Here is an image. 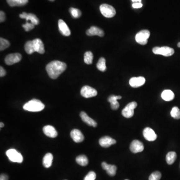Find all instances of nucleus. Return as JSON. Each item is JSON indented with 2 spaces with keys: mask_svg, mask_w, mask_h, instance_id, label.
I'll list each match as a JSON object with an SVG mask.
<instances>
[{
  "mask_svg": "<svg viewBox=\"0 0 180 180\" xmlns=\"http://www.w3.org/2000/svg\"><path fill=\"white\" fill-rule=\"evenodd\" d=\"M66 63L59 61H54L46 66V70L50 78L52 79H56L66 70Z\"/></svg>",
  "mask_w": 180,
  "mask_h": 180,
  "instance_id": "1",
  "label": "nucleus"
},
{
  "mask_svg": "<svg viewBox=\"0 0 180 180\" xmlns=\"http://www.w3.org/2000/svg\"><path fill=\"white\" fill-rule=\"evenodd\" d=\"M45 108V105L37 99H33L29 101L23 106V109L30 112H40Z\"/></svg>",
  "mask_w": 180,
  "mask_h": 180,
  "instance_id": "2",
  "label": "nucleus"
},
{
  "mask_svg": "<svg viewBox=\"0 0 180 180\" xmlns=\"http://www.w3.org/2000/svg\"><path fill=\"white\" fill-rule=\"evenodd\" d=\"M100 10L101 14L106 18H112L116 14L115 8L108 4H104L101 5L100 7Z\"/></svg>",
  "mask_w": 180,
  "mask_h": 180,
  "instance_id": "3",
  "label": "nucleus"
},
{
  "mask_svg": "<svg viewBox=\"0 0 180 180\" xmlns=\"http://www.w3.org/2000/svg\"><path fill=\"white\" fill-rule=\"evenodd\" d=\"M6 154L10 161L11 162L18 163H22L23 162V157L22 154L19 152H17L15 149H11L8 150Z\"/></svg>",
  "mask_w": 180,
  "mask_h": 180,
  "instance_id": "4",
  "label": "nucleus"
},
{
  "mask_svg": "<svg viewBox=\"0 0 180 180\" xmlns=\"http://www.w3.org/2000/svg\"><path fill=\"white\" fill-rule=\"evenodd\" d=\"M150 36V32L147 30H143L138 32L136 35V41L141 45H145L148 43V39Z\"/></svg>",
  "mask_w": 180,
  "mask_h": 180,
  "instance_id": "5",
  "label": "nucleus"
},
{
  "mask_svg": "<svg viewBox=\"0 0 180 180\" xmlns=\"http://www.w3.org/2000/svg\"><path fill=\"white\" fill-rule=\"evenodd\" d=\"M153 52L156 55H163L164 56L169 57L174 54V49L172 48L164 46L162 47H155L153 49Z\"/></svg>",
  "mask_w": 180,
  "mask_h": 180,
  "instance_id": "6",
  "label": "nucleus"
},
{
  "mask_svg": "<svg viewBox=\"0 0 180 180\" xmlns=\"http://www.w3.org/2000/svg\"><path fill=\"white\" fill-rule=\"evenodd\" d=\"M137 103L136 102H132L128 104L122 110V114L124 117L130 118L134 114V110L137 107Z\"/></svg>",
  "mask_w": 180,
  "mask_h": 180,
  "instance_id": "7",
  "label": "nucleus"
},
{
  "mask_svg": "<svg viewBox=\"0 0 180 180\" xmlns=\"http://www.w3.org/2000/svg\"><path fill=\"white\" fill-rule=\"evenodd\" d=\"M81 94L86 98L94 97L97 96V91L92 87L88 86H84L81 90Z\"/></svg>",
  "mask_w": 180,
  "mask_h": 180,
  "instance_id": "8",
  "label": "nucleus"
},
{
  "mask_svg": "<svg viewBox=\"0 0 180 180\" xmlns=\"http://www.w3.org/2000/svg\"><path fill=\"white\" fill-rule=\"evenodd\" d=\"M22 59V55L19 53H14L7 55L5 58L6 64L8 65H12L13 64L18 63Z\"/></svg>",
  "mask_w": 180,
  "mask_h": 180,
  "instance_id": "9",
  "label": "nucleus"
},
{
  "mask_svg": "<svg viewBox=\"0 0 180 180\" xmlns=\"http://www.w3.org/2000/svg\"><path fill=\"white\" fill-rule=\"evenodd\" d=\"M130 149L133 153H138L142 152L144 149V147L142 142L135 140L133 141L131 144Z\"/></svg>",
  "mask_w": 180,
  "mask_h": 180,
  "instance_id": "10",
  "label": "nucleus"
},
{
  "mask_svg": "<svg viewBox=\"0 0 180 180\" xmlns=\"http://www.w3.org/2000/svg\"><path fill=\"white\" fill-rule=\"evenodd\" d=\"M143 135L145 139L148 141H154L156 140L157 138V135H156L154 131L148 127L145 128L143 131Z\"/></svg>",
  "mask_w": 180,
  "mask_h": 180,
  "instance_id": "11",
  "label": "nucleus"
},
{
  "mask_svg": "<svg viewBox=\"0 0 180 180\" xmlns=\"http://www.w3.org/2000/svg\"><path fill=\"white\" fill-rule=\"evenodd\" d=\"M146 82L144 77H133L129 81V84L133 88H138L143 86Z\"/></svg>",
  "mask_w": 180,
  "mask_h": 180,
  "instance_id": "12",
  "label": "nucleus"
},
{
  "mask_svg": "<svg viewBox=\"0 0 180 180\" xmlns=\"http://www.w3.org/2000/svg\"><path fill=\"white\" fill-rule=\"evenodd\" d=\"M116 141L113 139L109 136H105L100 139L99 140V144L103 148H108L112 145L115 144Z\"/></svg>",
  "mask_w": 180,
  "mask_h": 180,
  "instance_id": "13",
  "label": "nucleus"
},
{
  "mask_svg": "<svg viewBox=\"0 0 180 180\" xmlns=\"http://www.w3.org/2000/svg\"><path fill=\"white\" fill-rule=\"evenodd\" d=\"M59 31L62 34L65 36H69L71 35V31L66 23L63 20L60 19L58 22Z\"/></svg>",
  "mask_w": 180,
  "mask_h": 180,
  "instance_id": "14",
  "label": "nucleus"
},
{
  "mask_svg": "<svg viewBox=\"0 0 180 180\" xmlns=\"http://www.w3.org/2000/svg\"><path fill=\"white\" fill-rule=\"evenodd\" d=\"M20 17L22 19H26L27 21H28L29 20L30 21L31 23H33L35 25H37L39 23L38 18L33 14H31V13L27 14L25 12H23L22 14L20 15Z\"/></svg>",
  "mask_w": 180,
  "mask_h": 180,
  "instance_id": "15",
  "label": "nucleus"
},
{
  "mask_svg": "<svg viewBox=\"0 0 180 180\" xmlns=\"http://www.w3.org/2000/svg\"><path fill=\"white\" fill-rule=\"evenodd\" d=\"M71 137L76 143H80L84 140V137L82 132L78 129H74L72 131Z\"/></svg>",
  "mask_w": 180,
  "mask_h": 180,
  "instance_id": "16",
  "label": "nucleus"
},
{
  "mask_svg": "<svg viewBox=\"0 0 180 180\" xmlns=\"http://www.w3.org/2000/svg\"><path fill=\"white\" fill-rule=\"evenodd\" d=\"M102 167L104 170H106L107 173L110 176H114L116 174L117 168L115 165H109L107 163L103 162L102 163Z\"/></svg>",
  "mask_w": 180,
  "mask_h": 180,
  "instance_id": "17",
  "label": "nucleus"
},
{
  "mask_svg": "<svg viewBox=\"0 0 180 180\" xmlns=\"http://www.w3.org/2000/svg\"><path fill=\"white\" fill-rule=\"evenodd\" d=\"M43 132L48 137L50 138H56L58 136V133L54 127L48 125L44 127L43 129Z\"/></svg>",
  "mask_w": 180,
  "mask_h": 180,
  "instance_id": "18",
  "label": "nucleus"
},
{
  "mask_svg": "<svg viewBox=\"0 0 180 180\" xmlns=\"http://www.w3.org/2000/svg\"><path fill=\"white\" fill-rule=\"evenodd\" d=\"M86 34L89 36H93L97 35L101 37L104 36V32L102 30L95 26H92L89 29L87 30Z\"/></svg>",
  "mask_w": 180,
  "mask_h": 180,
  "instance_id": "19",
  "label": "nucleus"
},
{
  "mask_svg": "<svg viewBox=\"0 0 180 180\" xmlns=\"http://www.w3.org/2000/svg\"><path fill=\"white\" fill-rule=\"evenodd\" d=\"M121 99H122V97L121 96L111 95V96H109V97L108 99V101L111 104V107L113 110H116L119 108L120 105L117 100Z\"/></svg>",
  "mask_w": 180,
  "mask_h": 180,
  "instance_id": "20",
  "label": "nucleus"
},
{
  "mask_svg": "<svg viewBox=\"0 0 180 180\" xmlns=\"http://www.w3.org/2000/svg\"><path fill=\"white\" fill-rule=\"evenodd\" d=\"M33 42L35 52L40 54H44L45 53V49L42 41H41L40 39H36L33 40Z\"/></svg>",
  "mask_w": 180,
  "mask_h": 180,
  "instance_id": "21",
  "label": "nucleus"
},
{
  "mask_svg": "<svg viewBox=\"0 0 180 180\" xmlns=\"http://www.w3.org/2000/svg\"><path fill=\"white\" fill-rule=\"evenodd\" d=\"M80 116L82 121L85 123L88 124V125L94 127H96L97 126V124L96 122L94 120H93L92 118L89 117L86 113L84 112H81L80 114Z\"/></svg>",
  "mask_w": 180,
  "mask_h": 180,
  "instance_id": "22",
  "label": "nucleus"
},
{
  "mask_svg": "<svg viewBox=\"0 0 180 180\" xmlns=\"http://www.w3.org/2000/svg\"><path fill=\"white\" fill-rule=\"evenodd\" d=\"M162 98L165 101H172L175 98L174 93L170 90H166L164 91L161 95Z\"/></svg>",
  "mask_w": 180,
  "mask_h": 180,
  "instance_id": "23",
  "label": "nucleus"
},
{
  "mask_svg": "<svg viewBox=\"0 0 180 180\" xmlns=\"http://www.w3.org/2000/svg\"><path fill=\"white\" fill-rule=\"evenodd\" d=\"M53 160V156L52 154H46L43 160V166L46 168H49L52 166Z\"/></svg>",
  "mask_w": 180,
  "mask_h": 180,
  "instance_id": "24",
  "label": "nucleus"
},
{
  "mask_svg": "<svg viewBox=\"0 0 180 180\" xmlns=\"http://www.w3.org/2000/svg\"><path fill=\"white\" fill-rule=\"evenodd\" d=\"M11 7L23 6L28 3V0H7Z\"/></svg>",
  "mask_w": 180,
  "mask_h": 180,
  "instance_id": "25",
  "label": "nucleus"
},
{
  "mask_svg": "<svg viewBox=\"0 0 180 180\" xmlns=\"http://www.w3.org/2000/svg\"><path fill=\"white\" fill-rule=\"evenodd\" d=\"M176 158L177 154L175 152H169L166 155V161L169 165L174 163Z\"/></svg>",
  "mask_w": 180,
  "mask_h": 180,
  "instance_id": "26",
  "label": "nucleus"
},
{
  "mask_svg": "<svg viewBox=\"0 0 180 180\" xmlns=\"http://www.w3.org/2000/svg\"><path fill=\"white\" fill-rule=\"evenodd\" d=\"M25 50L27 54H32L35 52L33 41H29L26 43L25 45Z\"/></svg>",
  "mask_w": 180,
  "mask_h": 180,
  "instance_id": "27",
  "label": "nucleus"
},
{
  "mask_svg": "<svg viewBox=\"0 0 180 180\" xmlns=\"http://www.w3.org/2000/svg\"><path fill=\"white\" fill-rule=\"evenodd\" d=\"M97 68L101 72H105L107 70L106 65V60L103 57H101L97 64Z\"/></svg>",
  "mask_w": 180,
  "mask_h": 180,
  "instance_id": "28",
  "label": "nucleus"
},
{
  "mask_svg": "<svg viewBox=\"0 0 180 180\" xmlns=\"http://www.w3.org/2000/svg\"><path fill=\"white\" fill-rule=\"evenodd\" d=\"M76 162L82 166H86L88 164V160L87 157L85 155H80L76 158Z\"/></svg>",
  "mask_w": 180,
  "mask_h": 180,
  "instance_id": "29",
  "label": "nucleus"
},
{
  "mask_svg": "<svg viewBox=\"0 0 180 180\" xmlns=\"http://www.w3.org/2000/svg\"><path fill=\"white\" fill-rule=\"evenodd\" d=\"M93 60V54L91 51L86 52L84 54L85 63L88 65H91Z\"/></svg>",
  "mask_w": 180,
  "mask_h": 180,
  "instance_id": "30",
  "label": "nucleus"
},
{
  "mask_svg": "<svg viewBox=\"0 0 180 180\" xmlns=\"http://www.w3.org/2000/svg\"><path fill=\"white\" fill-rule=\"evenodd\" d=\"M10 46V43L7 40L1 38H0V50L3 51Z\"/></svg>",
  "mask_w": 180,
  "mask_h": 180,
  "instance_id": "31",
  "label": "nucleus"
},
{
  "mask_svg": "<svg viewBox=\"0 0 180 180\" xmlns=\"http://www.w3.org/2000/svg\"><path fill=\"white\" fill-rule=\"evenodd\" d=\"M172 117L175 119H180V110L177 107L173 108L171 111Z\"/></svg>",
  "mask_w": 180,
  "mask_h": 180,
  "instance_id": "32",
  "label": "nucleus"
},
{
  "mask_svg": "<svg viewBox=\"0 0 180 180\" xmlns=\"http://www.w3.org/2000/svg\"><path fill=\"white\" fill-rule=\"evenodd\" d=\"M70 13L72 16L74 18H79L82 15V13L80 10L74 8H71L70 9Z\"/></svg>",
  "mask_w": 180,
  "mask_h": 180,
  "instance_id": "33",
  "label": "nucleus"
},
{
  "mask_svg": "<svg viewBox=\"0 0 180 180\" xmlns=\"http://www.w3.org/2000/svg\"><path fill=\"white\" fill-rule=\"evenodd\" d=\"M161 177H162V175L160 172H155L150 176L149 180H160Z\"/></svg>",
  "mask_w": 180,
  "mask_h": 180,
  "instance_id": "34",
  "label": "nucleus"
},
{
  "mask_svg": "<svg viewBox=\"0 0 180 180\" xmlns=\"http://www.w3.org/2000/svg\"><path fill=\"white\" fill-rule=\"evenodd\" d=\"M35 25L31 22V23H29V22H27L25 24L23 25L22 26L26 32H28L31 30L35 28Z\"/></svg>",
  "mask_w": 180,
  "mask_h": 180,
  "instance_id": "35",
  "label": "nucleus"
},
{
  "mask_svg": "<svg viewBox=\"0 0 180 180\" xmlns=\"http://www.w3.org/2000/svg\"><path fill=\"white\" fill-rule=\"evenodd\" d=\"M96 178V174L94 172L91 171L86 175L84 180H95Z\"/></svg>",
  "mask_w": 180,
  "mask_h": 180,
  "instance_id": "36",
  "label": "nucleus"
},
{
  "mask_svg": "<svg viewBox=\"0 0 180 180\" xmlns=\"http://www.w3.org/2000/svg\"><path fill=\"white\" fill-rule=\"evenodd\" d=\"M6 15L5 14L3 11L0 12V22H3L5 21Z\"/></svg>",
  "mask_w": 180,
  "mask_h": 180,
  "instance_id": "37",
  "label": "nucleus"
},
{
  "mask_svg": "<svg viewBox=\"0 0 180 180\" xmlns=\"http://www.w3.org/2000/svg\"><path fill=\"white\" fill-rule=\"evenodd\" d=\"M132 7L135 9L142 8L143 4L141 3H134L132 5Z\"/></svg>",
  "mask_w": 180,
  "mask_h": 180,
  "instance_id": "38",
  "label": "nucleus"
},
{
  "mask_svg": "<svg viewBox=\"0 0 180 180\" xmlns=\"http://www.w3.org/2000/svg\"><path fill=\"white\" fill-rule=\"evenodd\" d=\"M6 74V72L5 70V69L2 67H0V77H4Z\"/></svg>",
  "mask_w": 180,
  "mask_h": 180,
  "instance_id": "39",
  "label": "nucleus"
},
{
  "mask_svg": "<svg viewBox=\"0 0 180 180\" xmlns=\"http://www.w3.org/2000/svg\"><path fill=\"white\" fill-rule=\"evenodd\" d=\"M9 178L6 174H1L0 176V180H8Z\"/></svg>",
  "mask_w": 180,
  "mask_h": 180,
  "instance_id": "40",
  "label": "nucleus"
},
{
  "mask_svg": "<svg viewBox=\"0 0 180 180\" xmlns=\"http://www.w3.org/2000/svg\"><path fill=\"white\" fill-rule=\"evenodd\" d=\"M142 0H132V1L134 3H141Z\"/></svg>",
  "mask_w": 180,
  "mask_h": 180,
  "instance_id": "41",
  "label": "nucleus"
},
{
  "mask_svg": "<svg viewBox=\"0 0 180 180\" xmlns=\"http://www.w3.org/2000/svg\"><path fill=\"white\" fill-rule=\"evenodd\" d=\"M4 123H2V122L1 123H0V127H1V128H3V127H4Z\"/></svg>",
  "mask_w": 180,
  "mask_h": 180,
  "instance_id": "42",
  "label": "nucleus"
},
{
  "mask_svg": "<svg viewBox=\"0 0 180 180\" xmlns=\"http://www.w3.org/2000/svg\"><path fill=\"white\" fill-rule=\"evenodd\" d=\"M178 47H180V42L178 44Z\"/></svg>",
  "mask_w": 180,
  "mask_h": 180,
  "instance_id": "43",
  "label": "nucleus"
},
{
  "mask_svg": "<svg viewBox=\"0 0 180 180\" xmlns=\"http://www.w3.org/2000/svg\"><path fill=\"white\" fill-rule=\"evenodd\" d=\"M49 1H54L55 0H49Z\"/></svg>",
  "mask_w": 180,
  "mask_h": 180,
  "instance_id": "44",
  "label": "nucleus"
},
{
  "mask_svg": "<svg viewBox=\"0 0 180 180\" xmlns=\"http://www.w3.org/2000/svg\"></svg>",
  "mask_w": 180,
  "mask_h": 180,
  "instance_id": "45",
  "label": "nucleus"
}]
</instances>
